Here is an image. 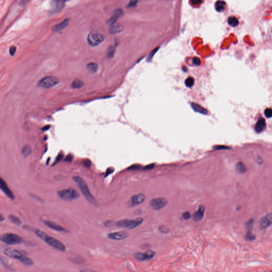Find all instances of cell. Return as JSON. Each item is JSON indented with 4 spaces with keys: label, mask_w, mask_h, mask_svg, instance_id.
<instances>
[{
    "label": "cell",
    "mask_w": 272,
    "mask_h": 272,
    "mask_svg": "<svg viewBox=\"0 0 272 272\" xmlns=\"http://www.w3.org/2000/svg\"><path fill=\"white\" fill-rule=\"evenodd\" d=\"M33 231L35 233L39 238L45 241L51 247L61 251H64L66 250L65 246L63 244L61 241H59L55 238L50 237L46 233L38 229H34Z\"/></svg>",
    "instance_id": "obj_1"
},
{
    "label": "cell",
    "mask_w": 272,
    "mask_h": 272,
    "mask_svg": "<svg viewBox=\"0 0 272 272\" xmlns=\"http://www.w3.org/2000/svg\"><path fill=\"white\" fill-rule=\"evenodd\" d=\"M2 252L7 256L18 260L20 263L27 266H32L34 264L31 259L24 255L18 250L10 248H4Z\"/></svg>",
    "instance_id": "obj_2"
},
{
    "label": "cell",
    "mask_w": 272,
    "mask_h": 272,
    "mask_svg": "<svg viewBox=\"0 0 272 272\" xmlns=\"http://www.w3.org/2000/svg\"><path fill=\"white\" fill-rule=\"evenodd\" d=\"M72 179L78 186L79 188L82 191V194H83L86 199L91 202V203L93 204L96 203L95 199L91 194L88 187L87 185L84 181V180L78 176H74Z\"/></svg>",
    "instance_id": "obj_3"
},
{
    "label": "cell",
    "mask_w": 272,
    "mask_h": 272,
    "mask_svg": "<svg viewBox=\"0 0 272 272\" xmlns=\"http://www.w3.org/2000/svg\"><path fill=\"white\" fill-rule=\"evenodd\" d=\"M143 222V219L139 217L133 219H124L120 220L116 223V225L119 228L133 229L136 228Z\"/></svg>",
    "instance_id": "obj_4"
},
{
    "label": "cell",
    "mask_w": 272,
    "mask_h": 272,
    "mask_svg": "<svg viewBox=\"0 0 272 272\" xmlns=\"http://www.w3.org/2000/svg\"><path fill=\"white\" fill-rule=\"evenodd\" d=\"M58 196L64 201H71L78 198L80 194L77 191L72 188H69L58 191Z\"/></svg>",
    "instance_id": "obj_5"
},
{
    "label": "cell",
    "mask_w": 272,
    "mask_h": 272,
    "mask_svg": "<svg viewBox=\"0 0 272 272\" xmlns=\"http://www.w3.org/2000/svg\"><path fill=\"white\" fill-rule=\"evenodd\" d=\"M1 241L6 244L13 245L21 244L24 242V239L18 235L8 233L1 235Z\"/></svg>",
    "instance_id": "obj_6"
},
{
    "label": "cell",
    "mask_w": 272,
    "mask_h": 272,
    "mask_svg": "<svg viewBox=\"0 0 272 272\" xmlns=\"http://www.w3.org/2000/svg\"><path fill=\"white\" fill-rule=\"evenodd\" d=\"M60 80L54 76H47L38 82V86L42 88H51L59 84Z\"/></svg>",
    "instance_id": "obj_7"
},
{
    "label": "cell",
    "mask_w": 272,
    "mask_h": 272,
    "mask_svg": "<svg viewBox=\"0 0 272 272\" xmlns=\"http://www.w3.org/2000/svg\"><path fill=\"white\" fill-rule=\"evenodd\" d=\"M104 41L103 36L98 32L93 30L88 35V43L91 46L95 47L102 43Z\"/></svg>",
    "instance_id": "obj_8"
},
{
    "label": "cell",
    "mask_w": 272,
    "mask_h": 272,
    "mask_svg": "<svg viewBox=\"0 0 272 272\" xmlns=\"http://www.w3.org/2000/svg\"><path fill=\"white\" fill-rule=\"evenodd\" d=\"M150 206L156 210H162L167 204V200L165 198H153L149 202Z\"/></svg>",
    "instance_id": "obj_9"
},
{
    "label": "cell",
    "mask_w": 272,
    "mask_h": 272,
    "mask_svg": "<svg viewBox=\"0 0 272 272\" xmlns=\"http://www.w3.org/2000/svg\"><path fill=\"white\" fill-rule=\"evenodd\" d=\"M155 253L152 250H149L146 253H137L134 255L136 260L139 261H145L147 260H151L155 256Z\"/></svg>",
    "instance_id": "obj_10"
},
{
    "label": "cell",
    "mask_w": 272,
    "mask_h": 272,
    "mask_svg": "<svg viewBox=\"0 0 272 272\" xmlns=\"http://www.w3.org/2000/svg\"><path fill=\"white\" fill-rule=\"evenodd\" d=\"M69 0H53L51 2L50 12L52 13L58 12L64 6V3Z\"/></svg>",
    "instance_id": "obj_11"
},
{
    "label": "cell",
    "mask_w": 272,
    "mask_h": 272,
    "mask_svg": "<svg viewBox=\"0 0 272 272\" xmlns=\"http://www.w3.org/2000/svg\"><path fill=\"white\" fill-rule=\"evenodd\" d=\"M128 237V233L125 231L115 232L109 233L107 235V237L109 239L118 241L125 239Z\"/></svg>",
    "instance_id": "obj_12"
},
{
    "label": "cell",
    "mask_w": 272,
    "mask_h": 272,
    "mask_svg": "<svg viewBox=\"0 0 272 272\" xmlns=\"http://www.w3.org/2000/svg\"><path fill=\"white\" fill-rule=\"evenodd\" d=\"M0 187H1L0 188L1 190L8 197L12 200L14 199L15 198L14 194L11 190L10 189V188L8 187L6 181L2 178H1L0 179Z\"/></svg>",
    "instance_id": "obj_13"
},
{
    "label": "cell",
    "mask_w": 272,
    "mask_h": 272,
    "mask_svg": "<svg viewBox=\"0 0 272 272\" xmlns=\"http://www.w3.org/2000/svg\"><path fill=\"white\" fill-rule=\"evenodd\" d=\"M272 224V213H269L261 219L260 225L262 228H266Z\"/></svg>",
    "instance_id": "obj_14"
},
{
    "label": "cell",
    "mask_w": 272,
    "mask_h": 272,
    "mask_svg": "<svg viewBox=\"0 0 272 272\" xmlns=\"http://www.w3.org/2000/svg\"><path fill=\"white\" fill-rule=\"evenodd\" d=\"M43 223L45 224V225L47 226V227L52 228L54 230H55L57 231L66 232V233L68 232V231L66 229L63 228L62 226L58 225L54 222H50L48 221H43Z\"/></svg>",
    "instance_id": "obj_15"
},
{
    "label": "cell",
    "mask_w": 272,
    "mask_h": 272,
    "mask_svg": "<svg viewBox=\"0 0 272 272\" xmlns=\"http://www.w3.org/2000/svg\"><path fill=\"white\" fill-rule=\"evenodd\" d=\"M145 199V196L144 194H138L134 195L131 198L130 204L132 206H136L143 203Z\"/></svg>",
    "instance_id": "obj_16"
},
{
    "label": "cell",
    "mask_w": 272,
    "mask_h": 272,
    "mask_svg": "<svg viewBox=\"0 0 272 272\" xmlns=\"http://www.w3.org/2000/svg\"><path fill=\"white\" fill-rule=\"evenodd\" d=\"M205 212V206L203 205H200L199 209L196 211L193 214V219L196 222H199L203 218V215Z\"/></svg>",
    "instance_id": "obj_17"
},
{
    "label": "cell",
    "mask_w": 272,
    "mask_h": 272,
    "mask_svg": "<svg viewBox=\"0 0 272 272\" xmlns=\"http://www.w3.org/2000/svg\"><path fill=\"white\" fill-rule=\"evenodd\" d=\"M122 14H123V12L121 10H116L114 12L113 16L107 21V23L110 25L116 23L118 20L122 16Z\"/></svg>",
    "instance_id": "obj_18"
},
{
    "label": "cell",
    "mask_w": 272,
    "mask_h": 272,
    "mask_svg": "<svg viewBox=\"0 0 272 272\" xmlns=\"http://www.w3.org/2000/svg\"><path fill=\"white\" fill-rule=\"evenodd\" d=\"M69 24V19L66 18L64 19L62 22L60 23L59 24L54 26L52 29L55 32H59V31L62 30L63 29L65 28L68 26Z\"/></svg>",
    "instance_id": "obj_19"
},
{
    "label": "cell",
    "mask_w": 272,
    "mask_h": 272,
    "mask_svg": "<svg viewBox=\"0 0 272 272\" xmlns=\"http://www.w3.org/2000/svg\"><path fill=\"white\" fill-rule=\"evenodd\" d=\"M266 125L265 120L263 118H260L258 120V121L257 122L256 124L255 125V130L257 132H263V130L265 128Z\"/></svg>",
    "instance_id": "obj_20"
},
{
    "label": "cell",
    "mask_w": 272,
    "mask_h": 272,
    "mask_svg": "<svg viewBox=\"0 0 272 272\" xmlns=\"http://www.w3.org/2000/svg\"><path fill=\"white\" fill-rule=\"evenodd\" d=\"M191 106L195 112L198 113H200L202 114H207L208 113L207 110L198 104L196 103H191Z\"/></svg>",
    "instance_id": "obj_21"
},
{
    "label": "cell",
    "mask_w": 272,
    "mask_h": 272,
    "mask_svg": "<svg viewBox=\"0 0 272 272\" xmlns=\"http://www.w3.org/2000/svg\"><path fill=\"white\" fill-rule=\"evenodd\" d=\"M122 27L120 25L115 23L112 25H111L109 27V31L112 34H116L119 33L122 30Z\"/></svg>",
    "instance_id": "obj_22"
},
{
    "label": "cell",
    "mask_w": 272,
    "mask_h": 272,
    "mask_svg": "<svg viewBox=\"0 0 272 272\" xmlns=\"http://www.w3.org/2000/svg\"><path fill=\"white\" fill-rule=\"evenodd\" d=\"M84 85V82L80 79H76L72 82L71 84V87L73 89H78V88L82 87Z\"/></svg>",
    "instance_id": "obj_23"
},
{
    "label": "cell",
    "mask_w": 272,
    "mask_h": 272,
    "mask_svg": "<svg viewBox=\"0 0 272 272\" xmlns=\"http://www.w3.org/2000/svg\"><path fill=\"white\" fill-rule=\"evenodd\" d=\"M236 170L239 173L243 174L247 171V167L244 165V163L240 162L237 164L236 165Z\"/></svg>",
    "instance_id": "obj_24"
},
{
    "label": "cell",
    "mask_w": 272,
    "mask_h": 272,
    "mask_svg": "<svg viewBox=\"0 0 272 272\" xmlns=\"http://www.w3.org/2000/svg\"><path fill=\"white\" fill-rule=\"evenodd\" d=\"M88 70L91 73H95L97 71L98 69V66L97 63L95 62H90L88 63L87 65Z\"/></svg>",
    "instance_id": "obj_25"
},
{
    "label": "cell",
    "mask_w": 272,
    "mask_h": 272,
    "mask_svg": "<svg viewBox=\"0 0 272 272\" xmlns=\"http://www.w3.org/2000/svg\"><path fill=\"white\" fill-rule=\"evenodd\" d=\"M225 5H226V3L224 1H217L215 4V7L216 11H217L218 12L222 11L224 9Z\"/></svg>",
    "instance_id": "obj_26"
},
{
    "label": "cell",
    "mask_w": 272,
    "mask_h": 272,
    "mask_svg": "<svg viewBox=\"0 0 272 272\" xmlns=\"http://www.w3.org/2000/svg\"><path fill=\"white\" fill-rule=\"evenodd\" d=\"M228 24L229 25L231 26L232 27H237L239 24V21H238L237 18H236L235 17H230L228 18Z\"/></svg>",
    "instance_id": "obj_27"
},
{
    "label": "cell",
    "mask_w": 272,
    "mask_h": 272,
    "mask_svg": "<svg viewBox=\"0 0 272 272\" xmlns=\"http://www.w3.org/2000/svg\"><path fill=\"white\" fill-rule=\"evenodd\" d=\"M31 147H30L29 146L26 145L25 146L23 147L22 149V154L24 156H28L31 154Z\"/></svg>",
    "instance_id": "obj_28"
},
{
    "label": "cell",
    "mask_w": 272,
    "mask_h": 272,
    "mask_svg": "<svg viewBox=\"0 0 272 272\" xmlns=\"http://www.w3.org/2000/svg\"><path fill=\"white\" fill-rule=\"evenodd\" d=\"M115 52H116V48H115V47H114V46H109V47L108 48L107 52V57H109V58H112V57L114 56V54H115Z\"/></svg>",
    "instance_id": "obj_29"
},
{
    "label": "cell",
    "mask_w": 272,
    "mask_h": 272,
    "mask_svg": "<svg viewBox=\"0 0 272 272\" xmlns=\"http://www.w3.org/2000/svg\"><path fill=\"white\" fill-rule=\"evenodd\" d=\"M253 219H250L246 224V227L247 229V233H250L252 232V228H253Z\"/></svg>",
    "instance_id": "obj_30"
},
{
    "label": "cell",
    "mask_w": 272,
    "mask_h": 272,
    "mask_svg": "<svg viewBox=\"0 0 272 272\" xmlns=\"http://www.w3.org/2000/svg\"><path fill=\"white\" fill-rule=\"evenodd\" d=\"M9 218L11 220V221H12L16 225H20L21 224V221L18 217H16L13 215H10Z\"/></svg>",
    "instance_id": "obj_31"
},
{
    "label": "cell",
    "mask_w": 272,
    "mask_h": 272,
    "mask_svg": "<svg viewBox=\"0 0 272 272\" xmlns=\"http://www.w3.org/2000/svg\"><path fill=\"white\" fill-rule=\"evenodd\" d=\"M185 84L188 87L190 88L192 87L194 84V79L191 77H188L185 81Z\"/></svg>",
    "instance_id": "obj_32"
},
{
    "label": "cell",
    "mask_w": 272,
    "mask_h": 272,
    "mask_svg": "<svg viewBox=\"0 0 272 272\" xmlns=\"http://www.w3.org/2000/svg\"><path fill=\"white\" fill-rule=\"evenodd\" d=\"M245 238L247 240L252 241V240H253L256 239V237L252 233V232H250V233H246Z\"/></svg>",
    "instance_id": "obj_33"
},
{
    "label": "cell",
    "mask_w": 272,
    "mask_h": 272,
    "mask_svg": "<svg viewBox=\"0 0 272 272\" xmlns=\"http://www.w3.org/2000/svg\"><path fill=\"white\" fill-rule=\"evenodd\" d=\"M264 114L265 116H266L267 118H270L272 117V109L271 108H267L266 109L265 111H264Z\"/></svg>",
    "instance_id": "obj_34"
},
{
    "label": "cell",
    "mask_w": 272,
    "mask_h": 272,
    "mask_svg": "<svg viewBox=\"0 0 272 272\" xmlns=\"http://www.w3.org/2000/svg\"><path fill=\"white\" fill-rule=\"evenodd\" d=\"M82 163L84 165L87 167V168H89L91 167V161L89 160L88 159H84V160H83L82 161Z\"/></svg>",
    "instance_id": "obj_35"
},
{
    "label": "cell",
    "mask_w": 272,
    "mask_h": 272,
    "mask_svg": "<svg viewBox=\"0 0 272 272\" xmlns=\"http://www.w3.org/2000/svg\"><path fill=\"white\" fill-rule=\"evenodd\" d=\"M158 229L161 232L163 233H166L169 232V228L166 227L165 226H160Z\"/></svg>",
    "instance_id": "obj_36"
},
{
    "label": "cell",
    "mask_w": 272,
    "mask_h": 272,
    "mask_svg": "<svg viewBox=\"0 0 272 272\" xmlns=\"http://www.w3.org/2000/svg\"><path fill=\"white\" fill-rule=\"evenodd\" d=\"M192 63L194 64V65L196 66H199L200 64V63H201V61H200V60L197 57H194V59H192Z\"/></svg>",
    "instance_id": "obj_37"
},
{
    "label": "cell",
    "mask_w": 272,
    "mask_h": 272,
    "mask_svg": "<svg viewBox=\"0 0 272 272\" xmlns=\"http://www.w3.org/2000/svg\"><path fill=\"white\" fill-rule=\"evenodd\" d=\"M190 217V213H189V212H185L183 213V214H182V218L184 219H185V220L189 219Z\"/></svg>",
    "instance_id": "obj_38"
},
{
    "label": "cell",
    "mask_w": 272,
    "mask_h": 272,
    "mask_svg": "<svg viewBox=\"0 0 272 272\" xmlns=\"http://www.w3.org/2000/svg\"><path fill=\"white\" fill-rule=\"evenodd\" d=\"M137 2V0H131L130 2L128 4V6L129 7H130V8L134 7V6H136Z\"/></svg>",
    "instance_id": "obj_39"
},
{
    "label": "cell",
    "mask_w": 272,
    "mask_h": 272,
    "mask_svg": "<svg viewBox=\"0 0 272 272\" xmlns=\"http://www.w3.org/2000/svg\"><path fill=\"white\" fill-rule=\"evenodd\" d=\"M157 50H158V48H155V49L150 53L149 55V57H148V61H150V60L153 58V57L154 55L155 54V53H156Z\"/></svg>",
    "instance_id": "obj_40"
},
{
    "label": "cell",
    "mask_w": 272,
    "mask_h": 272,
    "mask_svg": "<svg viewBox=\"0 0 272 272\" xmlns=\"http://www.w3.org/2000/svg\"><path fill=\"white\" fill-rule=\"evenodd\" d=\"M16 50L17 48H16V46H11L10 48V54L11 56L14 55V54L16 53Z\"/></svg>",
    "instance_id": "obj_41"
},
{
    "label": "cell",
    "mask_w": 272,
    "mask_h": 272,
    "mask_svg": "<svg viewBox=\"0 0 272 272\" xmlns=\"http://www.w3.org/2000/svg\"><path fill=\"white\" fill-rule=\"evenodd\" d=\"M63 157V154H59L58 155V156L56 157V161H55V163H54L53 165L54 164H56V163L59 162L60 161H61V160H62Z\"/></svg>",
    "instance_id": "obj_42"
},
{
    "label": "cell",
    "mask_w": 272,
    "mask_h": 272,
    "mask_svg": "<svg viewBox=\"0 0 272 272\" xmlns=\"http://www.w3.org/2000/svg\"><path fill=\"white\" fill-rule=\"evenodd\" d=\"M72 160H73V156L72 155L69 154L66 157L64 161L66 162H71Z\"/></svg>",
    "instance_id": "obj_43"
},
{
    "label": "cell",
    "mask_w": 272,
    "mask_h": 272,
    "mask_svg": "<svg viewBox=\"0 0 272 272\" xmlns=\"http://www.w3.org/2000/svg\"><path fill=\"white\" fill-rule=\"evenodd\" d=\"M114 172V169L112 168V167H109V169H107V172H106V174H105V176H107L108 175L111 174V173H112L113 172Z\"/></svg>",
    "instance_id": "obj_44"
},
{
    "label": "cell",
    "mask_w": 272,
    "mask_h": 272,
    "mask_svg": "<svg viewBox=\"0 0 272 272\" xmlns=\"http://www.w3.org/2000/svg\"><path fill=\"white\" fill-rule=\"evenodd\" d=\"M202 0H191V2L193 5H199L201 3Z\"/></svg>",
    "instance_id": "obj_45"
},
{
    "label": "cell",
    "mask_w": 272,
    "mask_h": 272,
    "mask_svg": "<svg viewBox=\"0 0 272 272\" xmlns=\"http://www.w3.org/2000/svg\"><path fill=\"white\" fill-rule=\"evenodd\" d=\"M154 167V164H149L148 165L144 167V170H150V169H153Z\"/></svg>",
    "instance_id": "obj_46"
},
{
    "label": "cell",
    "mask_w": 272,
    "mask_h": 272,
    "mask_svg": "<svg viewBox=\"0 0 272 272\" xmlns=\"http://www.w3.org/2000/svg\"><path fill=\"white\" fill-rule=\"evenodd\" d=\"M140 169V166L138 165H132L128 169H130V170H137V169Z\"/></svg>",
    "instance_id": "obj_47"
},
{
    "label": "cell",
    "mask_w": 272,
    "mask_h": 272,
    "mask_svg": "<svg viewBox=\"0 0 272 272\" xmlns=\"http://www.w3.org/2000/svg\"><path fill=\"white\" fill-rule=\"evenodd\" d=\"M214 148H215L216 149H225L227 148V147L223 146H217L214 147Z\"/></svg>",
    "instance_id": "obj_48"
},
{
    "label": "cell",
    "mask_w": 272,
    "mask_h": 272,
    "mask_svg": "<svg viewBox=\"0 0 272 272\" xmlns=\"http://www.w3.org/2000/svg\"><path fill=\"white\" fill-rule=\"evenodd\" d=\"M30 0H21V4L22 5H25Z\"/></svg>",
    "instance_id": "obj_49"
},
{
    "label": "cell",
    "mask_w": 272,
    "mask_h": 272,
    "mask_svg": "<svg viewBox=\"0 0 272 272\" xmlns=\"http://www.w3.org/2000/svg\"><path fill=\"white\" fill-rule=\"evenodd\" d=\"M50 128V125H47V126H45V127H44L42 129H43V130H48Z\"/></svg>",
    "instance_id": "obj_50"
},
{
    "label": "cell",
    "mask_w": 272,
    "mask_h": 272,
    "mask_svg": "<svg viewBox=\"0 0 272 272\" xmlns=\"http://www.w3.org/2000/svg\"><path fill=\"white\" fill-rule=\"evenodd\" d=\"M4 219V218L3 217L2 214H1V219H0V221H1V222H3V219Z\"/></svg>",
    "instance_id": "obj_51"
}]
</instances>
